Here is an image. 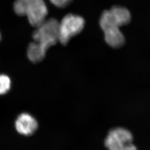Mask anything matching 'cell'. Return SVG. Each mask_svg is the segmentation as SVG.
<instances>
[{
    "instance_id": "obj_3",
    "label": "cell",
    "mask_w": 150,
    "mask_h": 150,
    "mask_svg": "<svg viewBox=\"0 0 150 150\" xmlns=\"http://www.w3.org/2000/svg\"><path fill=\"white\" fill-rule=\"evenodd\" d=\"M59 22L52 18L45 20L32 34L34 42L47 51L59 41Z\"/></svg>"
},
{
    "instance_id": "obj_9",
    "label": "cell",
    "mask_w": 150,
    "mask_h": 150,
    "mask_svg": "<svg viewBox=\"0 0 150 150\" xmlns=\"http://www.w3.org/2000/svg\"><path fill=\"white\" fill-rule=\"evenodd\" d=\"M73 0H50L51 3L59 8H64L69 5Z\"/></svg>"
},
{
    "instance_id": "obj_4",
    "label": "cell",
    "mask_w": 150,
    "mask_h": 150,
    "mask_svg": "<svg viewBox=\"0 0 150 150\" xmlns=\"http://www.w3.org/2000/svg\"><path fill=\"white\" fill-rule=\"evenodd\" d=\"M133 142L134 137L129 130L116 127L109 130L104 145L108 150H138Z\"/></svg>"
},
{
    "instance_id": "obj_10",
    "label": "cell",
    "mask_w": 150,
    "mask_h": 150,
    "mask_svg": "<svg viewBox=\"0 0 150 150\" xmlns=\"http://www.w3.org/2000/svg\"><path fill=\"white\" fill-rule=\"evenodd\" d=\"M1 40V33H0V41Z\"/></svg>"
},
{
    "instance_id": "obj_6",
    "label": "cell",
    "mask_w": 150,
    "mask_h": 150,
    "mask_svg": "<svg viewBox=\"0 0 150 150\" xmlns=\"http://www.w3.org/2000/svg\"><path fill=\"white\" fill-rule=\"evenodd\" d=\"M15 127L18 132L25 136H32L38 127L36 120L28 113H22L18 117L15 121Z\"/></svg>"
},
{
    "instance_id": "obj_5",
    "label": "cell",
    "mask_w": 150,
    "mask_h": 150,
    "mask_svg": "<svg viewBox=\"0 0 150 150\" xmlns=\"http://www.w3.org/2000/svg\"><path fill=\"white\" fill-rule=\"evenodd\" d=\"M84 25L82 17L73 14L65 15L59 25V41L62 45H67L73 37L81 32Z\"/></svg>"
},
{
    "instance_id": "obj_8",
    "label": "cell",
    "mask_w": 150,
    "mask_h": 150,
    "mask_svg": "<svg viewBox=\"0 0 150 150\" xmlns=\"http://www.w3.org/2000/svg\"><path fill=\"white\" fill-rule=\"evenodd\" d=\"M11 81L6 75L0 74V95H4L10 89Z\"/></svg>"
},
{
    "instance_id": "obj_7",
    "label": "cell",
    "mask_w": 150,
    "mask_h": 150,
    "mask_svg": "<svg viewBox=\"0 0 150 150\" xmlns=\"http://www.w3.org/2000/svg\"><path fill=\"white\" fill-rule=\"evenodd\" d=\"M47 50L35 42L30 43L28 49V57L33 63L40 62L45 58Z\"/></svg>"
},
{
    "instance_id": "obj_1",
    "label": "cell",
    "mask_w": 150,
    "mask_h": 150,
    "mask_svg": "<svg viewBox=\"0 0 150 150\" xmlns=\"http://www.w3.org/2000/svg\"><path fill=\"white\" fill-rule=\"evenodd\" d=\"M131 20L130 11L121 6H113L109 10L103 12L100 18V25L107 44L115 48L124 45L125 39L120 27L127 25Z\"/></svg>"
},
{
    "instance_id": "obj_2",
    "label": "cell",
    "mask_w": 150,
    "mask_h": 150,
    "mask_svg": "<svg viewBox=\"0 0 150 150\" xmlns=\"http://www.w3.org/2000/svg\"><path fill=\"white\" fill-rule=\"evenodd\" d=\"M13 8L19 16H26L29 23L37 28L46 19L48 9L43 0H15Z\"/></svg>"
}]
</instances>
